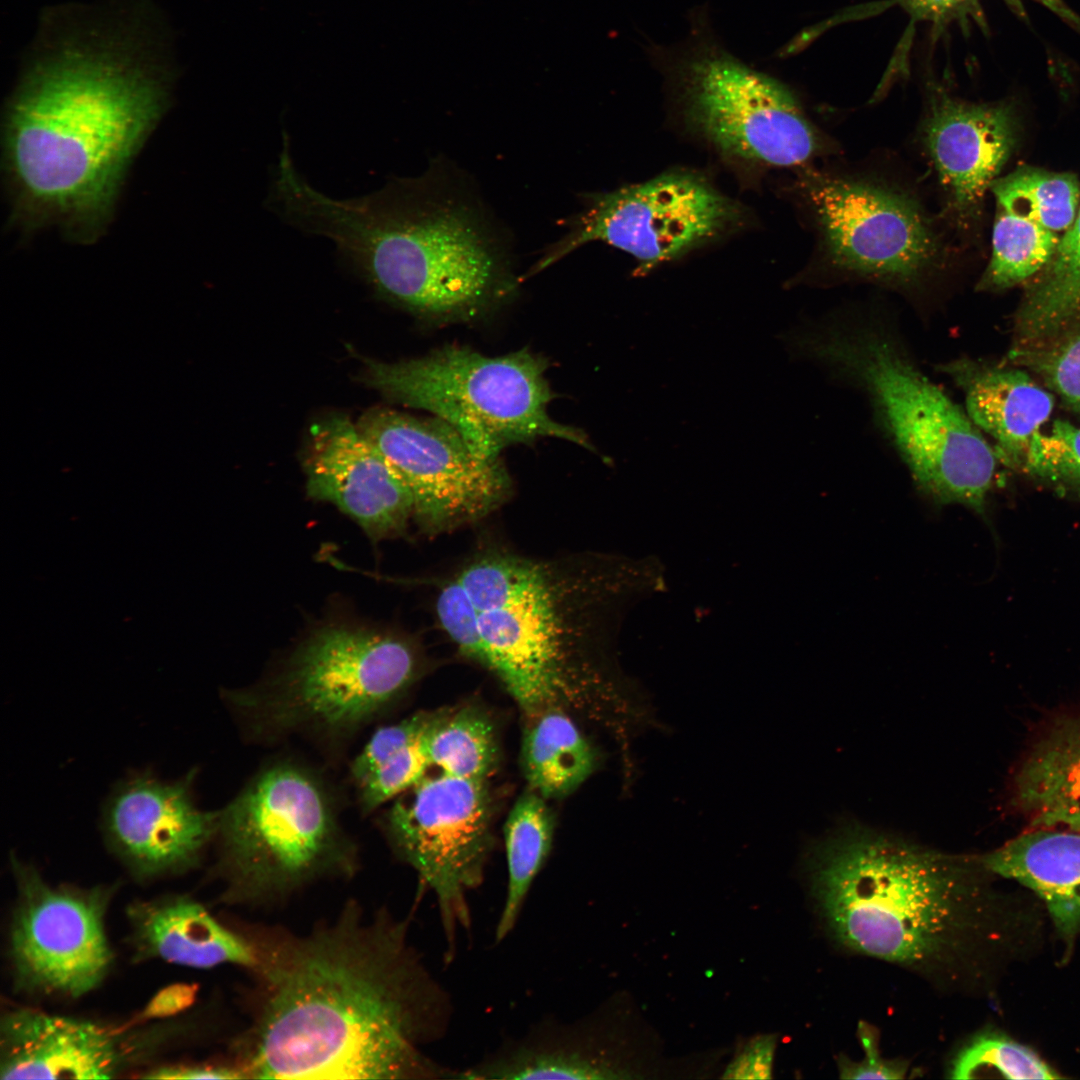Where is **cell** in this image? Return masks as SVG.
<instances>
[{"label":"cell","instance_id":"cell-1","mask_svg":"<svg viewBox=\"0 0 1080 1080\" xmlns=\"http://www.w3.org/2000/svg\"><path fill=\"white\" fill-rule=\"evenodd\" d=\"M103 8L43 12L4 118L13 217L81 243L104 232L175 79L150 0Z\"/></svg>","mask_w":1080,"mask_h":1080},{"label":"cell","instance_id":"cell-2","mask_svg":"<svg viewBox=\"0 0 1080 1080\" xmlns=\"http://www.w3.org/2000/svg\"><path fill=\"white\" fill-rule=\"evenodd\" d=\"M264 1001L244 1072L264 1079H454L424 1048L448 1031L447 991L406 921L350 910L306 936L254 945Z\"/></svg>","mask_w":1080,"mask_h":1080},{"label":"cell","instance_id":"cell-3","mask_svg":"<svg viewBox=\"0 0 1080 1080\" xmlns=\"http://www.w3.org/2000/svg\"><path fill=\"white\" fill-rule=\"evenodd\" d=\"M267 205L330 240L383 296L432 316L480 311L512 287L510 248L463 177L440 164L354 198L315 189L280 156Z\"/></svg>","mask_w":1080,"mask_h":1080},{"label":"cell","instance_id":"cell-4","mask_svg":"<svg viewBox=\"0 0 1080 1080\" xmlns=\"http://www.w3.org/2000/svg\"><path fill=\"white\" fill-rule=\"evenodd\" d=\"M810 893L843 948L959 984L993 940L987 871L976 856L922 847L857 823L807 855Z\"/></svg>","mask_w":1080,"mask_h":1080},{"label":"cell","instance_id":"cell-5","mask_svg":"<svg viewBox=\"0 0 1080 1080\" xmlns=\"http://www.w3.org/2000/svg\"><path fill=\"white\" fill-rule=\"evenodd\" d=\"M595 587L578 559L493 549L441 587L435 610L456 648L492 672L525 716H595L607 696L588 650Z\"/></svg>","mask_w":1080,"mask_h":1080},{"label":"cell","instance_id":"cell-6","mask_svg":"<svg viewBox=\"0 0 1080 1080\" xmlns=\"http://www.w3.org/2000/svg\"><path fill=\"white\" fill-rule=\"evenodd\" d=\"M422 672L408 637L334 622L315 629L268 678L223 698L249 740L339 743L384 716Z\"/></svg>","mask_w":1080,"mask_h":1080},{"label":"cell","instance_id":"cell-7","mask_svg":"<svg viewBox=\"0 0 1080 1080\" xmlns=\"http://www.w3.org/2000/svg\"><path fill=\"white\" fill-rule=\"evenodd\" d=\"M801 353L861 385L918 488L937 505L983 514L997 454L971 421L904 353L872 325L829 326L792 336Z\"/></svg>","mask_w":1080,"mask_h":1080},{"label":"cell","instance_id":"cell-8","mask_svg":"<svg viewBox=\"0 0 1080 1080\" xmlns=\"http://www.w3.org/2000/svg\"><path fill=\"white\" fill-rule=\"evenodd\" d=\"M214 841L229 891L243 900L283 896L356 866L333 787L293 757L265 763L218 810Z\"/></svg>","mask_w":1080,"mask_h":1080},{"label":"cell","instance_id":"cell-9","mask_svg":"<svg viewBox=\"0 0 1080 1080\" xmlns=\"http://www.w3.org/2000/svg\"><path fill=\"white\" fill-rule=\"evenodd\" d=\"M545 371V362L526 350L491 357L451 346L397 363L368 360L365 377L391 400L449 424L484 460L545 437L593 449L585 433L548 413Z\"/></svg>","mask_w":1080,"mask_h":1080},{"label":"cell","instance_id":"cell-10","mask_svg":"<svg viewBox=\"0 0 1080 1080\" xmlns=\"http://www.w3.org/2000/svg\"><path fill=\"white\" fill-rule=\"evenodd\" d=\"M803 176L822 259L837 275L912 289L946 269L947 245L911 192L870 177Z\"/></svg>","mask_w":1080,"mask_h":1080},{"label":"cell","instance_id":"cell-11","mask_svg":"<svg viewBox=\"0 0 1080 1080\" xmlns=\"http://www.w3.org/2000/svg\"><path fill=\"white\" fill-rule=\"evenodd\" d=\"M380 825L395 854L436 898L451 957L470 929L469 893L483 882L494 839L488 780L429 772L390 802Z\"/></svg>","mask_w":1080,"mask_h":1080},{"label":"cell","instance_id":"cell-12","mask_svg":"<svg viewBox=\"0 0 1080 1080\" xmlns=\"http://www.w3.org/2000/svg\"><path fill=\"white\" fill-rule=\"evenodd\" d=\"M744 220L742 207L703 177L668 172L585 196L583 209L565 224L567 232L545 250L535 270L600 241L631 255L641 276L735 231Z\"/></svg>","mask_w":1080,"mask_h":1080},{"label":"cell","instance_id":"cell-13","mask_svg":"<svg viewBox=\"0 0 1080 1080\" xmlns=\"http://www.w3.org/2000/svg\"><path fill=\"white\" fill-rule=\"evenodd\" d=\"M683 112L723 155L765 167H795L825 150L791 92L719 51H704L680 75Z\"/></svg>","mask_w":1080,"mask_h":1080},{"label":"cell","instance_id":"cell-14","mask_svg":"<svg viewBox=\"0 0 1080 1080\" xmlns=\"http://www.w3.org/2000/svg\"><path fill=\"white\" fill-rule=\"evenodd\" d=\"M409 489L413 520L436 534L480 520L510 491L499 461L478 457L449 424L373 409L357 424Z\"/></svg>","mask_w":1080,"mask_h":1080},{"label":"cell","instance_id":"cell-15","mask_svg":"<svg viewBox=\"0 0 1080 1080\" xmlns=\"http://www.w3.org/2000/svg\"><path fill=\"white\" fill-rule=\"evenodd\" d=\"M19 887L10 929L17 981L33 991L79 997L96 988L112 962L104 892L47 884L12 857Z\"/></svg>","mask_w":1080,"mask_h":1080},{"label":"cell","instance_id":"cell-16","mask_svg":"<svg viewBox=\"0 0 1080 1080\" xmlns=\"http://www.w3.org/2000/svg\"><path fill=\"white\" fill-rule=\"evenodd\" d=\"M197 769L166 780L152 770L120 779L107 796L100 827L108 847L135 874L156 876L195 866L215 840L218 810L197 804Z\"/></svg>","mask_w":1080,"mask_h":1080},{"label":"cell","instance_id":"cell-17","mask_svg":"<svg viewBox=\"0 0 1080 1080\" xmlns=\"http://www.w3.org/2000/svg\"><path fill=\"white\" fill-rule=\"evenodd\" d=\"M307 494L334 504L373 541L402 535L412 495L381 451L344 416L314 425L304 461Z\"/></svg>","mask_w":1080,"mask_h":1080},{"label":"cell","instance_id":"cell-18","mask_svg":"<svg viewBox=\"0 0 1080 1080\" xmlns=\"http://www.w3.org/2000/svg\"><path fill=\"white\" fill-rule=\"evenodd\" d=\"M921 136L959 229L978 218L982 201L1015 145V122L1003 104H978L942 88L928 94Z\"/></svg>","mask_w":1080,"mask_h":1080},{"label":"cell","instance_id":"cell-19","mask_svg":"<svg viewBox=\"0 0 1080 1080\" xmlns=\"http://www.w3.org/2000/svg\"><path fill=\"white\" fill-rule=\"evenodd\" d=\"M123 1061L115 1036L90 1021L32 1009L2 1019V1080L111 1078Z\"/></svg>","mask_w":1080,"mask_h":1080},{"label":"cell","instance_id":"cell-20","mask_svg":"<svg viewBox=\"0 0 1080 1080\" xmlns=\"http://www.w3.org/2000/svg\"><path fill=\"white\" fill-rule=\"evenodd\" d=\"M943 370L963 390L967 415L995 441L997 456L1021 468L1033 435L1052 413V395L1019 369L960 359Z\"/></svg>","mask_w":1080,"mask_h":1080},{"label":"cell","instance_id":"cell-21","mask_svg":"<svg viewBox=\"0 0 1080 1080\" xmlns=\"http://www.w3.org/2000/svg\"><path fill=\"white\" fill-rule=\"evenodd\" d=\"M976 857L987 872L1037 894L1064 938L1080 932V831L1039 828Z\"/></svg>","mask_w":1080,"mask_h":1080},{"label":"cell","instance_id":"cell-22","mask_svg":"<svg viewBox=\"0 0 1080 1080\" xmlns=\"http://www.w3.org/2000/svg\"><path fill=\"white\" fill-rule=\"evenodd\" d=\"M129 915L136 944L147 956L193 968L227 963L255 966L253 944L223 926L192 900L171 898L136 903Z\"/></svg>","mask_w":1080,"mask_h":1080},{"label":"cell","instance_id":"cell-23","mask_svg":"<svg viewBox=\"0 0 1080 1080\" xmlns=\"http://www.w3.org/2000/svg\"><path fill=\"white\" fill-rule=\"evenodd\" d=\"M1013 805L1034 827L1080 831V712L1054 720L1012 782Z\"/></svg>","mask_w":1080,"mask_h":1080},{"label":"cell","instance_id":"cell-24","mask_svg":"<svg viewBox=\"0 0 1080 1080\" xmlns=\"http://www.w3.org/2000/svg\"><path fill=\"white\" fill-rule=\"evenodd\" d=\"M526 718L521 766L529 789L546 800L570 795L595 771L599 753L562 709Z\"/></svg>","mask_w":1080,"mask_h":1080},{"label":"cell","instance_id":"cell-25","mask_svg":"<svg viewBox=\"0 0 1080 1080\" xmlns=\"http://www.w3.org/2000/svg\"><path fill=\"white\" fill-rule=\"evenodd\" d=\"M1080 322V205L1052 259L1029 288L1016 317L1017 344L1049 338Z\"/></svg>","mask_w":1080,"mask_h":1080},{"label":"cell","instance_id":"cell-26","mask_svg":"<svg viewBox=\"0 0 1080 1080\" xmlns=\"http://www.w3.org/2000/svg\"><path fill=\"white\" fill-rule=\"evenodd\" d=\"M554 816L546 799L528 789L514 803L504 827L507 891L496 929L497 943L513 931L534 880L552 847Z\"/></svg>","mask_w":1080,"mask_h":1080},{"label":"cell","instance_id":"cell-27","mask_svg":"<svg viewBox=\"0 0 1080 1080\" xmlns=\"http://www.w3.org/2000/svg\"><path fill=\"white\" fill-rule=\"evenodd\" d=\"M427 746L432 769L455 777L488 780L500 759L495 724L475 704L439 709Z\"/></svg>","mask_w":1080,"mask_h":1080},{"label":"cell","instance_id":"cell-28","mask_svg":"<svg viewBox=\"0 0 1080 1080\" xmlns=\"http://www.w3.org/2000/svg\"><path fill=\"white\" fill-rule=\"evenodd\" d=\"M999 209L1055 233L1066 231L1079 206V185L1070 174L1020 168L991 185Z\"/></svg>","mask_w":1080,"mask_h":1080},{"label":"cell","instance_id":"cell-29","mask_svg":"<svg viewBox=\"0 0 1080 1080\" xmlns=\"http://www.w3.org/2000/svg\"><path fill=\"white\" fill-rule=\"evenodd\" d=\"M1059 242L1058 233L999 209L980 287L1003 289L1030 278L1049 263Z\"/></svg>","mask_w":1080,"mask_h":1080},{"label":"cell","instance_id":"cell-30","mask_svg":"<svg viewBox=\"0 0 1080 1080\" xmlns=\"http://www.w3.org/2000/svg\"><path fill=\"white\" fill-rule=\"evenodd\" d=\"M952 1079H1055L1060 1076L1036 1053L998 1032H982L953 1058Z\"/></svg>","mask_w":1080,"mask_h":1080},{"label":"cell","instance_id":"cell-31","mask_svg":"<svg viewBox=\"0 0 1080 1080\" xmlns=\"http://www.w3.org/2000/svg\"><path fill=\"white\" fill-rule=\"evenodd\" d=\"M1012 360L1037 373L1080 415V322L1027 345H1015Z\"/></svg>","mask_w":1080,"mask_h":1080},{"label":"cell","instance_id":"cell-32","mask_svg":"<svg viewBox=\"0 0 1080 1080\" xmlns=\"http://www.w3.org/2000/svg\"><path fill=\"white\" fill-rule=\"evenodd\" d=\"M1021 468L1031 476L1080 496V427L1056 420L1035 433Z\"/></svg>","mask_w":1080,"mask_h":1080},{"label":"cell","instance_id":"cell-33","mask_svg":"<svg viewBox=\"0 0 1080 1080\" xmlns=\"http://www.w3.org/2000/svg\"><path fill=\"white\" fill-rule=\"evenodd\" d=\"M428 732L419 741L395 754L354 784L358 805L364 815H369L393 801L430 772L432 765L427 746Z\"/></svg>","mask_w":1080,"mask_h":1080},{"label":"cell","instance_id":"cell-34","mask_svg":"<svg viewBox=\"0 0 1080 1080\" xmlns=\"http://www.w3.org/2000/svg\"><path fill=\"white\" fill-rule=\"evenodd\" d=\"M438 710L420 711L398 722L379 727L352 760L350 778L358 783L383 762L416 743L428 732Z\"/></svg>","mask_w":1080,"mask_h":1080},{"label":"cell","instance_id":"cell-35","mask_svg":"<svg viewBox=\"0 0 1080 1080\" xmlns=\"http://www.w3.org/2000/svg\"><path fill=\"white\" fill-rule=\"evenodd\" d=\"M865 1056L861 1061H851L845 1056L839 1057L838 1067L841 1079H902L908 1064L900 1059H884L879 1051V1032L866 1023L860 1022L857 1029Z\"/></svg>","mask_w":1080,"mask_h":1080},{"label":"cell","instance_id":"cell-36","mask_svg":"<svg viewBox=\"0 0 1080 1080\" xmlns=\"http://www.w3.org/2000/svg\"><path fill=\"white\" fill-rule=\"evenodd\" d=\"M777 1040L763 1034L747 1041L726 1066L722 1078L763 1080L772 1078Z\"/></svg>","mask_w":1080,"mask_h":1080},{"label":"cell","instance_id":"cell-37","mask_svg":"<svg viewBox=\"0 0 1080 1080\" xmlns=\"http://www.w3.org/2000/svg\"><path fill=\"white\" fill-rule=\"evenodd\" d=\"M198 986L189 983H175L157 992L146 1004L140 1014L142 1020L160 1019L175 1016L192 1006L196 999Z\"/></svg>","mask_w":1080,"mask_h":1080},{"label":"cell","instance_id":"cell-38","mask_svg":"<svg viewBox=\"0 0 1080 1080\" xmlns=\"http://www.w3.org/2000/svg\"><path fill=\"white\" fill-rule=\"evenodd\" d=\"M913 19L940 22L965 12L977 0H896Z\"/></svg>","mask_w":1080,"mask_h":1080},{"label":"cell","instance_id":"cell-39","mask_svg":"<svg viewBox=\"0 0 1080 1080\" xmlns=\"http://www.w3.org/2000/svg\"><path fill=\"white\" fill-rule=\"evenodd\" d=\"M243 1070L221 1066H164L154 1069L144 1078L150 1079H237L245 1077Z\"/></svg>","mask_w":1080,"mask_h":1080}]
</instances>
